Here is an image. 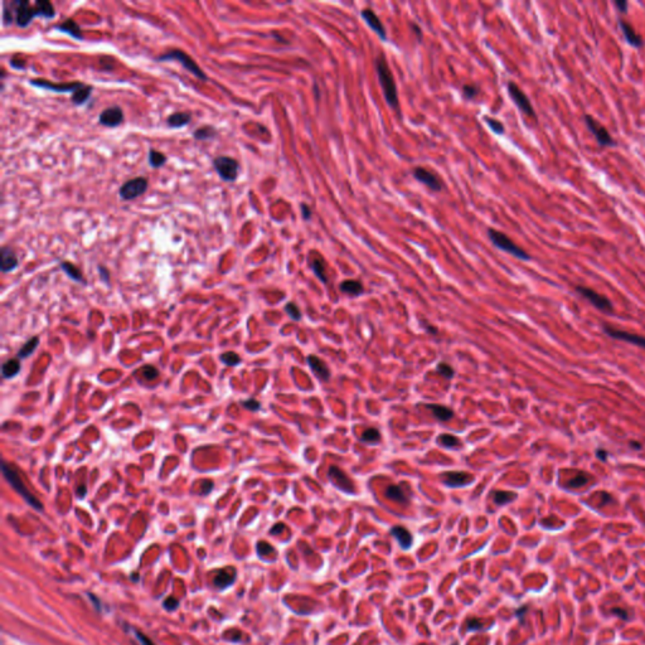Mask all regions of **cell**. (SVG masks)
<instances>
[{
  "instance_id": "9",
  "label": "cell",
  "mask_w": 645,
  "mask_h": 645,
  "mask_svg": "<svg viewBox=\"0 0 645 645\" xmlns=\"http://www.w3.org/2000/svg\"><path fill=\"white\" fill-rule=\"evenodd\" d=\"M508 94L511 96V98L513 100V102L517 105L518 109L525 114L527 116L531 117H536V112H534L533 106H532L531 101L529 98L527 97V95L522 91V90L518 87L517 85L514 82H509L508 83Z\"/></svg>"
},
{
  "instance_id": "20",
  "label": "cell",
  "mask_w": 645,
  "mask_h": 645,
  "mask_svg": "<svg viewBox=\"0 0 645 645\" xmlns=\"http://www.w3.org/2000/svg\"><path fill=\"white\" fill-rule=\"evenodd\" d=\"M308 364L309 367L311 368V371L314 372V374L317 377H319L322 381H329L330 378V371H329L328 365L324 360L320 359L319 357L317 355H309L308 357Z\"/></svg>"
},
{
  "instance_id": "4",
  "label": "cell",
  "mask_w": 645,
  "mask_h": 645,
  "mask_svg": "<svg viewBox=\"0 0 645 645\" xmlns=\"http://www.w3.org/2000/svg\"><path fill=\"white\" fill-rule=\"evenodd\" d=\"M158 62H166V61H177L182 64L184 68L187 69L188 72L193 73L198 80L200 81H207L208 77H207V74L204 73L202 68L198 66L195 61L189 55H187L184 51H180V49H173V51H168L164 55H160L157 57Z\"/></svg>"
},
{
  "instance_id": "36",
  "label": "cell",
  "mask_w": 645,
  "mask_h": 645,
  "mask_svg": "<svg viewBox=\"0 0 645 645\" xmlns=\"http://www.w3.org/2000/svg\"><path fill=\"white\" fill-rule=\"evenodd\" d=\"M220 359L221 362L225 363L226 365H229V367H236L241 363L240 355L234 352H226V353L221 354Z\"/></svg>"
},
{
  "instance_id": "33",
  "label": "cell",
  "mask_w": 645,
  "mask_h": 645,
  "mask_svg": "<svg viewBox=\"0 0 645 645\" xmlns=\"http://www.w3.org/2000/svg\"><path fill=\"white\" fill-rule=\"evenodd\" d=\"M233 580H234V570L227 568V570H225V571H221L220 574L216 576V579H214V583H216V586H218V587H226V586H228Z\"/></svg>"
},
{
  "instance_id": "14",
  "label": "cell",
  "mask_w": 645,
  "mask_h": 645,
  "mask_svg": "<svg viewBox=\"0 0 645 645\" xmlns=\"http://www.w3.org/2000/svg\"><path fill=\"white\" fill-rule=\"evenodd\" d=\"M414 177L415 179L425 184L427 188H430L434 192H440L441 188H443L439 178L432 171L427 170V169L422 168V166H417V168L414 169Z\"/></svg>"
},
{
  "instance_id": "23",
  "label": "cell",
  "mask_w": 645,
  "mask_h": 645,
  "mask_svg": "<svg viewBox=\"0 0 645 645\" xmlns=\"http://www.w3.org/2000/svg\"><path fill=\"white\" fill-rule=\"evenodd\" d=\"M391 533L392 536L398 541V543H400L401 547H402L403 549H407V548L411 547L412 536L411 533L405 528V527H402V525H396V527L392 528Z\"/></svg>"
},
{
  "instance_id": "54",
  "label": "cell",
  "mask_w": 645,
  "mask_h": 645,
  "mask_svg": "<svg viewBox=\"0 0 645 645\" xmlns=\"http://www.w3.org/2000/svg\"><path fill=\"white\" fill-rule=\"evenodd\" d=\"M136 637H137V639L140 640L141 645H154V643H153L152 640H149L148 638H146L145 635H144V634H141V633H136Z\"/></svg>"
},
{
  "instance_id": "46",
  "label": "cell",
  "mask_w": 645,
  "mask_h": 645,
  "mask_svg": "<svg viewBox=\"0 0 645 645\" xmlns=\"http://www.w3.org/2000/svg\"><path fill=\"white\" fill-rule=\"evenodd\" d=\"M464 95H465V97L468 98H474L478 94H479V89H478L477 86L474 85H465L463 89Z\"/></svg>"
},
{
  "instance_id": "5",
  "label": "cell",
  "mask_w": 645,
  "mask_h": 645,
  "mask_svg": "<svg viewBox=\"0 0 645 645\" xmlns=\"http://www.w3.org/2000/svg\"><path fill=\"white\" fill-rule=\"evenodd\" d=\"M488 236L489 238H490L491 242H493V245L495 246V247H498L499 250H502V251L508 252V254H511L512 256L517 257V258H519V260H523V261H528L529 258H531V256H529L524 250L520 249L519 246L516 245V243H514L513 241L507 236V234L503 233V232L497 231V229L494 228H489Z\"/></svg>"
},
{
  "instance_id": "58",
  "label": "cell",
  "mask_w": 645,
  "mask_h": 645,
  "mask_svg": "<svg viewBox=\"0 0 645 645\" xmlns=\"http://www.w3.org/2000/svg\"><path fill=\"white\" fill-rule=\"evenodd\" d=\"M596 455H597V457H599L600 460H606V459H608V452H606L605 450H597Z\"/></svg>"
},
{
  "instance_id": "19",
  "label": "cell",
  "mask_w": 645,
  "mask_h": 645,
  "mask_svg": "<svg viewBox=\"0 0 645 645\" xmlns=\"http://www.w3.org/2000/svg\"><path fill=\"white\" fill-rule=\"evenodd\" d=\"M443 482L451 488L465 486L473 482V477L464 471H450L443 475Z\"/></svg>"
},
{
  "instance_id": "17",
  "label": "cell",
  "mask_w": 645,
  "mask_h": 645,
  "mask_svg": "<svg viewBox=\"0 0 645 645\" xmlns=\"http://www.w3.org/2000/svg\"><path fill=\"white\" fill-rule=\"evenodd\" d=\"M362 17L363 19L365 20V23L368 24L371 27V29H373L374 33L378 35L382 40L387 39V33H386L385 26L382 24V22L380 20L378 15L369 8H365L362 10Z\"/></svg>"
},
{
  "instance_id": "15",
  "label": "cell",
  "mask_w": 645,
  "mask_h": 645,
  "mask_svg": "<svg viewBox=\"0 0 645 645\" xmlns=\"http://www.w3.org/2000/svg\"><path fill=\"white\" fill-rule=\"evenodd\" d=\"M605 333L609 337L614 338V339L631 343V344H635V346L645 349V337H642V335L633 334V333H628V331L617 330V329L609 328V326H605Z\"/></svg>"
},
{
  "instance_id": "31",
  "label": "cell",
  "mask_w": 645,
  "mask_h": 645,
  "mask_svg": "<svg viewBox=\"0 0 645 645\" xmlns=\"http://www.w3.org/2000/svg\"><path fill=\"white\" fill-rule=\"evenodd\" d=\"M20 372V363L18 359H9L1 367L3 378H13Z\"/></svg>"
},
{
  "instance_id": "11",
  "label": "cell",
  "mask_w": 645,
  "mask_h": 645,
  "mask_svg": "<svg viewBox=\"0 0 645 645\" xmlns=\"http://www.w3.org/2000/svg\"><path fill=\"white\" fill-rule=\"evenodd\" d=\"M576 291L579 292L581 296L585 297L586 300H588L592 305H595L597 309H600V310L606 311V313L613 311V304H611L610 300H609L606 296H604V295L599 294V292H596L595 290H592V289L585 288V286H577Z\"/></svg>"
},
{
  "instance_id": "28",
  "label": "cell",
  "mask_w": 645,
  "mask_h": 645,
  "mask_svg": "<svg viewBox=\"0 0 645 645\" xmlns=\"http://www.w3.org/2000/svg\"><path fill=\"white\" fill-rule=\"evenodd\" d=\"M386 497L393 500V502L400 503V504H406L408 502L405 491L398 485H389L388 488L386 489Z\"/></svg>"
},
{
  "instance_id": "37",
  "label": "cell",
  "mask_w": 645,
  "mask_h": 645,
  "mask_svg": "<svg viewBox=\"0 0 645 645\" xmlns=\"http://www.w3.org/2000/svg\"><path fill=\"white\" fill-rule=\"evenodd\" d=\"M437 441L440 443V445H443V446H445V448H449V449L455 448V446L460 445V440L457 439L456 436H454V435H449V434L440 435L439 439H437Z\"/></svg>"
},
{
  "instance_id": "22",
  "label": "cell",
  "mask_w": 645,
  "mask_h": 645,
  "mask_svg": "<svg viewBox=\"0 0 645 645\" xmlns=\"http://www.w3.org/2000/svg\"><path fill=\"white\" fill-rule=\"evenodd\" d=\"M192 120V115L189 112H174L169 115L166 119V125L171 129H180L188 125Z\"/></svg>"
},
{
  "instance_id": "55",
  "label": "cell",
  "mask_w": 645,
  "mask_h": 645,
  "mask_svg": "<svg viewBox=\"0 0 645 645\" xmlns=\"http://www.w3.org/2000/svg\"><path fill=\"white\" fill-rule=\"evenodd\" d=\"M611 611H613V614L617 615V616H620L621 619H628V613H626L625 610H622V609L615 608V609H613Z\"/></svg>"
},
{
  "instance_id": "43",
  "label": "cell",
  "mask_w": 645,
  "mask_h": 645,
  "mask_svg": "<svg viewBox=\"0 0 645 645\" xmlns=\"http://www.w3.org/2000/svg\"><path fill=\"white\" fill-rule=\"evenodd\" d=\"M285 310H286V313L289 314V317L291 318V319L299 320L300 318H301V311H300V309L297 308V306L295 305L294 303L286 304Z\"/></svg>"
},
{
  "instance_id": "41",
  "label": "cell",
  "mask_w": 645,
  "mask_h": 645,
  "mask_svg": "<svg viewBox=\"0 0 645 645\" xmlns=\"http://www.w3.org/2000/svg\"><path fill=\"white\" fill-rule=\"evenodd\" d=\"M15 22V15H14V10L10 5L9 8L6 6V3L3 4V24L4 26H10V24Z\"/></svg>"
},
{
  "instance_id": "8",
  "label": "cell",
  "mask_w": 645,
  "mask_h": 645,
  "mask_svg": "<svg viewBox=\"0 0 645 645\" xmlns=\"http://www.w3.org/2000/svg\"><path fill=\"white\" fill-rule=\"evenodd\" d=\"M583 121H585L586 126H587V129L591 131V134L594 135L597 144H599L600 146H604V148L616 146V141L613 139L610 132L608 131V129H606L605 126L601 125L595 117H592L591 115H585V116H583Z\"/></svg>"
},
{
  "instance_id": "13",
  "label": "cell",
  "mask_w": 645,
  "mask_h": 645,
  "mask_svg": "<svg viewBox=\"0 0 645 645\" xmlns=\"http://www.w3.org/2000/svg\"><path fill=\"white\" fill-rule=\"evenodd\" d=\"M124 121V111L119 106H111L103 110L98 116V123L100 125L106 126V128H116L121 125Z\"/></svg>"
},
{
  "instance_id": "21",
  "label": "cell",
  "mask_w": 645,
  "mask_h": 645,
  "mask_svg": "<svg viewBox=\"0 0 645 645\" xmlns=\"http://www.w3.org/2000/svg\"><path fill=\"white\" fill-rule=\"evenodd\" d=\"M55 29H57V31L61 32V33H66V34H68L69 37L74 38L76 40L83 39L82 29H81V27L78 26L77 22H74L73 19H66L63 23L55 26Z\"/></svg>"
},
{
  "instance_id": "53",
  "label": "cell",
  "mask_w": 645,
  "mask_h": 645,
  "mask_svg": "<svg viewBox=\"0 0 645 645\" xmlns=\"http://www.w3.org/2000/svg\"><path fill=\"white\" fill-rule=\"evenodd\" d=\"M164 605H165V608L168 609V610H174V609L178 606V601L174 599V597H169L168 600H165Z\"/></svg>"
},
{
  "instance_id": "7",
  "label": "cell",
  "mask_w": 645,
  "mask_h": 645,
  "mask_svg": "<svg viewBox=\"0 0 645 645\" xmlns=\"http://www.w3.org/2000/svg\"><path fill=\"white\" fill-rule=\"evenodd\" d=\"M149 187V182L144 177L129 179L119 189V194L123 200H132L143 195Z\"/></svg>"
},
{
  "instance_id": "32",
  "label": "cell",
  "mask_w": 645,
  "mask_h": 645,
  "mask_svg": "<svg viewBox=\"0 0 645 645\" xmlns=\"http://www.w3.org/2000/svg\"><path fill=\"white\" fill-rule=\"evenodd\" d=\"M148 161H149V165L152 166V168L154 169L161 168V166L166 163V155L163 154V153L158 152V150H155V149H150L148 154Z\"/></svg>"
},
{
  "instance_id": "50",
  "label": "cell",
  "mask_w": 645,
  "mask_h": 645,
  "mask_svg": "<svg viewBox=\"0 0 645 645\" xmlns=\"http://www.w3.org/2000/svg\"><path fill=\"white\" fill-rule=\"evenodd\" d=\"M614 5L616 6L619 12H621V13L628 12L629 3L626 1V0H616V1H614Z\"/></svg>"
},
{
  "instance_id": "42",
  "label": "cell",
  "mask_w": 645,
  "mask_h": 645,
  "mask_svg": "<svg viewBox=\"0 0 645 645\" xmlns=\"http://www.w3.org/2000/svg\"><path fill=\"white\" fill-rule=\"evenodd\" d=\"M437 372H439L444 378H448V380L454 377V369L451 368V365H449L448 363H439V365H437Z\"/></svg>"
},
{
  "instance_id": "1",
  "label": "cell",
  "mask_w": 645,
  "mask_h": 645,
  "mask_svg": "<svg viewBox=\"0 0 645 645\" xmlns=\"http://www.w3.org/2000/svg\"><path fill=\"white\" fill-rule=\"evenodd\" d=\"M14 10L15 24L20 28H27L32 20L37 17L53 19L56 17V8L48 0H37L33 6L28 0H15L10 4Z\"/></svg>"
},
{
  "instance_id": "25",
  "label": "cell",
  "mask_w": 645,
  "mask_h": 645,
  "mask_svg": "<svg viewBox=\"0 0 645 645\" xmlns=\"http://www.w3.org/2000/svg\"><path fill=\"white\" fill-rule=\"evenodd\" d=\"M427 408L432 412V415L435 416V419H437V420H440V421H443V422H446V421L451 420V419H452V416H454V412L451 411L449 407H446V406L428 405Z\"/></svg>"
},
{
  "instance_id": "51",
  "label": "cell",
  "mask_w": 645,
  "mask_h": 645,
  "mask_svg": "<svg viewBox=\"0 0 645 645\" xmlns=\"http://www.w3.org/2000/svg\"><path fill=\"white\" fill-rule=\"evenodd\" d=\"M300 207H301V214H303V218H304V220H305V221H309V220H310V218H311V209H310V207H309L308 204H305V203H303V204H301V206H300Z\"/></svg>"
},
{
  "instance_id": "48",
  "label": "cell",
  "mask_w": 645,
  "mask_h": 645,
  "mask_svg": "<svg viewBox=\"0 0 645 645\" xmlns=\"http://www.w3.org/2000/svg\"><path fill=\"white\" fill-rule=\"evenodd\" d=\"M213 485H214V483L212 482V480H209V479L202 480V484H200V493H202L203 495H207V494H209L212 491V489H213Z\"/></svg>"
},
{
  "instance_id": "52",
  "label": "cell",
  "mask_w": 645,
  "mask_h": 645,
  "mask_svg": "<svg viewBox=\"0 0 645 645\" xmlns=\"http://www.w3.org/2000/svg\"><path fill=\"white\" fill-rule=\"evenodd\" d=\"M480 628H482V622H480L479 620H477V619L469 620V622H468V629H469V630H471V631L478 630V629H480Z\"/></svg>"
},
{
  "instance_id": "34",
  "label": "cell",
  "mask_w": 645,
  "mask_h": 645,
  "mask_svg": "<svg viewBox=\"0 0 645 645\" xmlns=\"http://www.w3.org/2000/svg\"><path fill=\"white\" fill-rule=\"evenodd\" d=\"M38 344H39V338H38V337L31 338V339H29L28 342H27L26 344H24L22 348H20V351L18 352L17 358H19V359H24V358L29 357V355H31V354L35 351V348H37Z\"/></svg>"
},
{
  "instance_id": "39",
  "label": "cell",
  "mask_w": 645,
  "mask_h": 645,
  "mask_svg": "<svg viewBox=\"0 0 645 645\" xmlns=\"http://www.w3.org/2000/svg\"><path fill=\"white\" fill-rule=\"evenodd\" d=\"M587 482H588V477H587V475L583 474V473H579V474H577L576 477H574V478H572V479L568 480L567 486H570V488L577 489V488H580V486L585 485V484H586V483H587Z\"/></svg>"
},
{
  "instance_id": "44",
  "label": "cell",
  "mask_w": 645,
  "mask_h": 645,
  "mask_svg": "<svg viewBox=\"0 0 645 645\" xmlns=\"http://www.w3.org/2000/svg\"><path fill=\"white\" fill-rule=\"evenodd\" d=\"M141 373H143L144 378L150 381V380H155V378L158 377L159 372H158V369L155 368V367H153V365H145V367L141 369Z\"/></svg>"
},
{
  "instance_id": "29",
  "label": "cell",
  "mask_w": 645,
  "mask_h": 645,
  "mask_svg": "<svg viewBox=\"0 0 645 645\" xmlns=\"http://www.w3.org/2000/svg\"><path fill=\"white\" fill-rule=\"evenodd\" d=\"M340 290L352 296H357L363 292V285L357 280H346L340 284Z\"/></svg>"
},
{
  "instance_id": "56",
  "label": "cell",
  "mask_w": 645,
  "mask_h": 645,
  "mask_svg": "<svg viewBox=\"0 0 645 645\" xmlns=\"http://www.w3.org/2000/svg\"><path fill=\"white\" fill-rule=\"evenodd\" d=\"M284 528H285V525H284L283 523H279V524H276V525H275V527H274V528L271 529V534H279V533H281V532H283V529H284Z\"/></svg>"
},
{
  "instance_id": "30",
  "label": "cell",
  "mask_w": 645,
  "mask_h": 645,
  "mask_svg": "<svg viewBox=\"0 0 645 645\" xmlns=\"http://www.w3.org/2000/svg\"><path fill=\"white\" fill-rule=\"evenodd\" d=\"M311 268H313L314 274L317 275V277L322 281V283H328V277H326V265L322 257L320 256L315 257L314 260H313V262H311Z\"/></svg>"
},
{
  "instance_id": "27",
  "label": "cell",
  "mask_w": 645,
  "mask_h": 645,
  "mask_svg": "<svg viewBox=\"0 0 645 645\" xmlns=\"http://www.w3.org/2000/svg\"><path fill=\"white\" fill-rule=\"evenodd\" d=\"M61 268H62L63 271H64V274H66L69 279H72L73 281H77V283H85L82 272H81L80 268H78L77 266H74L73 263L63 261V262H61Z\"/></svg>"
},
{
  "instance_id": "6",
  "label": "cell",
  "mask_w": 645,
  "mask_h": 645,
  "mask_svg": "<svg viewBox=\"0 0 645 645\" xmlns=\"http://www.w3.org/2000/svg\"><path fill=\"white\" fill-rule=\"evenodd\" d=\"M213 166L216 171H217V174L220 175L221 179L225 180V182L232 183L237 179L238 171H240V164L233 158L226 157V155L214 158Z\"/></svg>"
},
{
  "instance_id": "16",
  "label": "cell",
  "mask_w": 645,
  "mask_h": 645,
  "mask_svg": "<svg viewBox=\"0 0 645 645\" xmlns=\"http://www.w3.org/2000/svg\"><path fill=\"white\" fill-rule=\"evenodd\" d=\"M18 265H19V261H18L15 252L8 246L1 247L0 249V270H1V272L6 274V272L13 271L18 267Z\"/></svg>"
},
{
  "instance_id": "59",
  "label": "cell",
  "mask_w": 645,
  "mask_h": 645,
  "mask_svg": "<svg viewBox=\"0 0 645 645\" xmlns=\"http://www.w3.org/2000/svg\"><path fill=\"white\" fill-rule=\"evenodd\" d=\"M630 446H631V448H633V449H637V450H639V449H642V445H640L639 443H634V441H631V443H630Z\"/></svg>"
},
{
  "instance_id": "40",
  "label": "cell",
  "mask_w": 645,
  "mask_h": 645,
  "mask_svg": "<svg viewBox=\"0 0 645 645\" xmlns=\"http://www.w3.org/2000/svg\"><path fill=\"white\" fill-rule=\"evenodd\" d=\"M484 120H485V123L488 124L489 128L491 129V131H494L495 134H498V135L504 134V125H503L500 121H498V120H495V119H493V117H488V116L484 117Z\"/></svg>"
},
{
  "instance_id": "18",
  "label": "cell",
  "mask_w": 645,
  "mask_h": 645,
  "mask_svg": "<svg viewBox=\"0 0 645 645\" xmlns=\"http://www.w3.org/2000/svg\"><path fill=\"white\" fill-rule=\"evenodd\" d=\"M619 26L628 44H630L634 48H642L644 46V40H643L642 35L638 34L630 23H628L625 19H619Z\"/></svg>"
},
{
  "instance_id": "10",
  "label": "cell",
  "mask_w": 645,
  "mask_h": 645,
  "mask_svg": "<svg viewBox=\"0 0 645 645\" xmlns=\"http://www.w3.org/2000/svg\"><path fill=\"white\" fill-rule=\"evenodd\" d=\"M32 86H34V87H38V89H44L48 90V91L52 92H60V94H72L73 95L74 92L77 91L80 89L81 86L83 85L82 82H64V83H55L51 82V81H46V80H31L29 81Z\"/></svg>"
},
{
  "instance_id": "47",
  "label": "cell",
  "mask_w": 645,
  "mask_h": 645,
  "mask_svg": "<svg viewBox=\"0 0 645 645\" xmlns=\"http://www.w3.org/2000/svg\"><path fill=\"white\" fill-rule=\"evenodd\" d=\"M257 551H258V553H260L261 556H266V554L272 553V552H274V548L268 545V543L260 542L258 545H257Z\"/></svg>"
},
{
  "instance_id": "45",
  "label": "cell",
  "mask_w": 645,
  "mask_h": 645,
  "mask_svg": "<svg viewBox=\"0 0 645 645\" xmlns=\"http://www.w3.org/2000/svg\"><path fill=\"white\" fill-rule=\"evenodd\" d=\"M241 405H242L245 408H247V410H250V411H258L261 407V403L258 402V401L254 400V398H250V400L247 401H242Z\"/></svg>"
},
{
  "instance_id": "12",
  "label": "cell",
  "mask_w": 645,
  "mask_h": 645,
  "mask_svg": "<svg viewBox=\"0 0 645 645\" xmlns=\"http://www.w3.org/2000/svg\"><path fill=\"white\" fill-rule=\"evenodd\" d=\"M328 477L329 480H330L338 489L340 490L346 491L348 494H354L355 493V486H354V483L352 482L351 478L344 473L340 468H337V466H331L328 471Z\"/></svg>"
},
{
  "instance_id": "38",
  "label": "cell",
  "mask_w": 645,
  "mask_h": 645,
  "mask_svg": "<svg viewBox=\"0 0 645 645\" xmlns=\"http://www.w3.org/2000/svg\"><path fill=\"white\" fill-rule=\"evenodd\" d=\"M381 434L376 428H367L362 434V441L368 444H376L380 441Z\"/></svg>"
},
{
  "instance_id": "60",
  "label": "cell",
  "mask_w": 645,
  "mask_h": 645,
  "mask_svg": "<svg viewBox=\"0 0 645 645\" xmlns=\"http://www.w3.org/2000/svg\"><path fill=\"white\" fill-rule=\"evenodd\" d=\"M412 27H414V28H415V32H416V34L421 35V29H420V27L415 26V24H412Z\"/></svg>"
},
{
  "instance_id": "49",
  "label": "cell",
  "mask_w": 645,
  "mask_h": 645,
  "mask_svg": "<svg viewBox=\"0 0 645 645\" xmlns=\"http://www.w3.org/2000/svg\"><path fill=\"white\" fill-rule=\"evenodd\" d=\"M97 270H98V272H100L101 280H102L105 284H109L110 283V272H109V270H107L105 266H100V265L97 266Z\"/></svg>"
},
{
  "instance_id": "57",
  "label": "cell",
  "mask_w": 645,
  "mask_h": 645,
  "mask_svg": "<svg viewBox=\"0 0 645 645\" xmlns=\"http://www.w3.org/2000/svg\"><path fill=\"white\" fill-rule=\"evenodd\" d=\"M86 493H87V489H86V485H80L77 488V497L78 498H85Z\"/></svg>"
},
{
  "instance_id": "26",
  "label": "cell",
  "mask_w": 645,
  "mask_h": 645,
  "mask_svg": "<svg viewBox=\"0 0 645 645\" xmlns=\"http://www.w3.org/2000/svg\"><path fill=\"white\" fill-rule=\"evenodd\" d=\"M91 92H92V86L85 85V83H83V85L81 86L80 89H78L77 91H76L73 95H72V97H71L72 103H73V105H76V106L83 105V103H85L86 101L90 98V96H91Z\"/></svg>"
},
{
  "instance_id": "2",
  "label": "cell",
  "mask_w": 645,
  "mask_h": 645,
  "mask_svg": "<svg viewBox=\"0 0 645 645\" xmlns=\"http://www.w3.org/2000/svg\"><path fill=\"white\" fill-rule=\"evenodd\" d=\"M374 66H376L378 81H380V85L382 87L386 102L388 103L392 109L396 110L398 107V95H397L396 82H394L393 74H392L391 68H389L385 56H378L376 61H374Z\"/></svg>"
},
{
  "instance_id": "35",
  "label": "cell",
  "mask_w": 645,
  "mask_h": 645,
  "mask_svg": "<svg viewBox=\"0 0 645 645\" xmlns=\"http://www.w3.org/2000/svg\"><path fill=\"white\" fill-rule=\"evenodd\" d=\"M516 497H517V495H516L514 493H512V491L499 490V491H495V493L493 494L494 502H495V504L498 505H504L509 502H513V500L516 499Z\"/></svg>"
},
{
  "instance_id": "3",
  "label": "cell",
  "mask_w": 645,
  "mask_h": 645,
  "mask_svg": "<svg viewBox=\"0 0 645 645\" xmlns=\"http://www.w3.org/2000/svg\"><path fill=\"white\" fill-rule=\"evenodd\" d=\"M1 469H3V475L6 479V482H8L9 484L15 489V491H17L18 494H20V497L23 498V499L31 505L32 508H34L35 511H42L43 504L40 503V500L37 499V497H34V495L28 490V488L24 485L23 480H22V478L19 477V474H18L17 471H15L12 466L8 465L5 461H4L3 465H1Z\"/></svg>"
},
{
  "instance_id": "24",
  "label": "cell",
  "mask_w": 645,
  "mask_h": 645,
  "mask_svg": "<svg viewBox=\"0 0 645 645\" xmlns=\"http://www.w3.org/2000/svg\"><path fill=\"white\" fill-rule=\"evenodd\" d=\"M218 131L217 129L213 128L211 125H206L202 126V128H198L194 132H193V137H194L195 140L198 141H206V140H212L214 137H217Z\"/></svg>"
}]
</instances>
